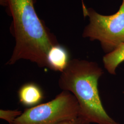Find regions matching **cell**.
<instances>
[{
  "mask_svg": "<svg viewBox=\"0 0 124 124\" xmlns=\"http://www.w3.org/2000/svg\"><path fill=\"white\" fill-rule=\"evenodd\" d=\"M103 74L97 62L74 58L59 76V87L75 97L80 107L79 117L85 124H120L108 114L100 97L98 81Z\"/></svg>",
  "mask_w": 124,
  "mask_h": 124,
  "instance_id": "7a4b0ae2",
  "label": "cell"
},
{
  "mask_svg": "<svg viewBox=\"0 0 124 124\" xmlns=\"http://www.w3.org/2000/svg\"><path fill=\"white\" fill-rule=\"evenodd\" d=\"M103 65L110 74L115 75L118 66L124 62V42L114 51L106 54L102 59Z\"/></svg>",
  "mask_w": 124,
  "mask_h": 124,
  "instance_id": "52a82bcc",
  "label": "cell"
},
{
  "mask_svg": "<svg viewBox=\"0 0 124 124\" xmlns=\"http://www.w3.org/2000/svg\"><path fill=\"white\" fill-rule=\"evenodd\" d=\"M83 13L88 17L89 23L85 27L82 36L91 40H98L102 49L109 53L124 42V0L118 11L111 15H103L82 3Z\"/></svg>",
  "mask_w": 124,
  "mask_h": 124,
  "instance_id": "3957f363",
  "label": "cell"
},
{
  "mask_svg": "<svg viewBox=\"0 0 124 124\" xmlns=\"http://www.w3.org/2000/svg\"><path fill=\"white\" fill-rule=\"evenodd\" d=\"M18 96L21 104L30 108L39 104L43 98V93L41 88L33 83L22 85L18 91Z\"/></svg>",
  "mask_w": 124,
  "mask_h": 124,
  "instance_id": "8992f818",
  "label": "cell"
},
{
  "mask_svg": "<svg viewBox=\"0 0 124 124\" xmlns=\"http://www.w3.org/2000/svg\"><path fill=\"white\" fill-rule=\"evenodd\" d=\"M79 114L75 97L62 91L51 101L27 108L13 124H55L76 119Z\"/></svg>",
  "mask_w": 124,
  "mask_h": 124,
  "instance_id": "277c9868",
  "label": "cell"
},
{
  "mask_svg": "<svg viewBox=\"0 0 124 124\" xmlns=\"http://www.w3.org/2000/svg\"><path fill=\"white\" fill-rule=\"evenodd\" d=\"M70 60L66 48L59 43L52 46L47 55L48 68L60 73L66 68Z\"/></svg>",
  "mask_w": 124,
  "mask_h": 124,
  "instance_id": "5b68a950",
  "label": "cell"
},
{
  "mask_svg": "<svg viewBox=\"0 0 124 124\" xmlns=\"http://www.w3.org/2000/svg\"><path fill=\"white\" fill-rule=\"evenodd\" d=\"M23 112L18 110H0V118L7 121L9 124H13L16 119L22 115Z\"/></svg>",
  "mask_w": 124,
  "mask_h": 124,
  "instance_id": "ba28073f",
  "label": "cell"
},
{
  "mask_svg": "<svg viewBox=\"0 0 124 124\" xmlns=\"http://www.w3.org/2000/svg\"></svg>",
  "mask_w": 124,
  "mask_h": 124,
  "instance_id": "30bf717a",
  "label": "cell"
},
{
  "mask_svg": "<svg viewBox=\"0 0 124 124\" xmlns=\"http://www.w3.org/2000/svg\"><path fill=\"white\" fill-rule=\"evenodd\" d=\"M55 124H85L84 120L79 117L73 120H66Z\"/></svg>",
  "mask_w": 124,
  "mask_h": 124,
  "instance_id": "9c48e42d",
  "label": "cell"
},
{
  "mask_svg": "<svg viewBox=\"0 0 124 124\" xmlns=\"http://www.w3.org/2000/svg\"><path fill=\"white\" fill-rule=\"evenodd\" d=\"M0 3L12 18L11 31L15 40L6 64L12 65L23 59L40 68H48L49 50L58 43L36 13L35 0H0Z\"/></svg>",
  "mask_w": 124,
  "mask_h": 124,
  "instance_id": "6da1fadb",
  "label": "cell"
}]
</instances>
